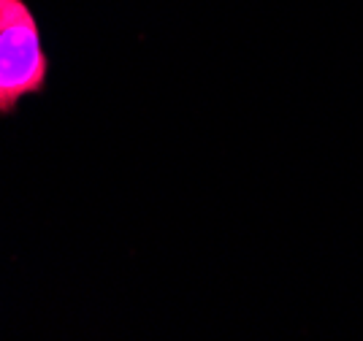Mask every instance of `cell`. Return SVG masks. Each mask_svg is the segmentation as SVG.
<instances>
[{
    "label": "cell",
    "mask_w": 363,
    "mask_h": 341,
    "mask_svg": "<svg viewBox=\"0 0 363 341\" xmlns=\"http://www.w3.org/2000/svg\"><path fill=\"white\" fill-rule=\"evenodd\" d=\"M49 57L41 30L30 6H22L0 28V117L11 114L16 104L46 87Z\"/></svg>",
    "instance_id": "1"
},
{
    "label": "cell",
    "mask_w": 363,
    "mask_h": 341,
    "mask_svg": "<svg viewBox=\"0 0 363 341\" xmlns=\"http://www.w3.org/2000/svg\"><path fill=\"white\" fill-rule=\"evenodd\" d=\"M22 6H28V3H25V0H0V28H3Z\"/></svg>",
    "instance_id": "2"
}]
</instances>
